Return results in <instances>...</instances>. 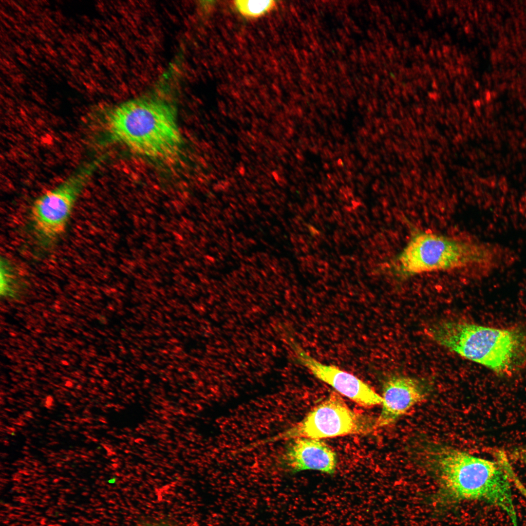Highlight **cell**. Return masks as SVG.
<instances>
[{"mask_svg": "<svg viewBox=\"0 0 526 526\" xmlns=\"http://www.w3.org/2000/svg\"><path fill=\"white\" fill-rule=\"evenodd\" d=\"M516 258L512 250L498 244L420 231L410 238L394 264L396 273L405 277L464 270L472 277L481 279L510 266Z\"/></svg>", "mask_w": 526, "mask_h": 526, "instance_id": "6da1fadb", "label": "cell"}, {"mask_svg": "<svg viewBox=\"0 0 526 526\" xmlns=\"http://www.w3.org/2000/svg\"><path fill=\"white\" fill-rule=\"evenodd\" d=\"M173 101L160 91L114 106L105 117L107 133L141 155L157 159L174 157L182 145Z\"/></svg>", "mask_w": 526, "mask_h": 526, "instance_id": "7a4b0ae2", "label": "cell"}, {"mask_svg": "<svg viewBox=\"0 0 526 526\" xmlns=\"http://www.w3.org/2000/svg\"><path fill=\"white\" fill-rule=\"evenodd\" d=\"M428 460L445 489L456 498L481 500L499 507L517 526L510 479L513 474L496 462L449 447L431 450Z\"/></svg>", "mask_w": 526, "mask_h": 526, "instance_id": "3957f363", "label": "cell"}, {"mask_svg": "<svg viewBox=\"0 0 526 526\" xmlns=\"http://www.w3.org/2000/svg\"><path fill=\"white\" fill-rule=\"evenodd\" d=\"M432 338L463 357L500 375H510L526 362V330L445 320L430 330Z\"/></svg>", "mask_w": 526, "mask_h": 526, "instance_id": "277c9868", "label": "cell"}, {"mask_svg": "<svg viewBox=\"0 0 526 526\" xmlns=\"http://www.w3.org/2000/svg\"><path fill=\"white\" fill-rule=\"evenodd\" d=\"M376 420L351 409L340 395L332 392L300 421L266 441L366 434L376 429Z\"/></svg>", "mask_w": 526, "mask_h": 526, "instance_id": "5b68a950", "label": "cell"}, {"mask_svg": "<svg viewBox=\"0 0 526 526\" xmlns=\"http://www.w3.org/2000/svg\"><path fill=\"white\" fill-rule=\"evenodd\" d=\"M101 161L97 158L82 164L34 202L31 210V219L36 232L43 240H53L64 232L77 199Z\"/></svg>", "mask_w": 526, "mask_h": 526, "instance_id": "8992f818", "label": "cell"}, {"mask_svg": "<svg viewBox=\"0 0 526 526\" xmlns=\"http://www.w3.org/2000/svg\"><path fill=\"white\" fill-rule=\"evenodd\" d=\"M288 343L301 364L316 378L331 386L340 394L365 408L382 404V396L364 381L336 366L319 362L290 338Z\"/></svg>", "mask_w": 526, "mask_h": 526, "instance_id": "52a82bcc", "label": "cell"}, {"mask_svg": "<svg viewBox=\"0 0 526 526\" xmlns=\"http://www.w3.org/2000/svg\"><path fill=\"white\" fill-rule=\"evenodd\" d=\"M424 397V389L417 380L406 376L390 378L383 387L382 409L376 420V429L394 423Z\"/></svg>", "mask_w": 526, "mask_h": 526, "instance_id": "ba28073f", "label": "cell"}, {"mask_svg": "<svg viewBox=\"0 0 526 526\" xmlns=\"http://www.w3.org/2000/svg\"><path fill=\"white\" fill-rule=\"evenodd\" d=\"M283 464L292 472L316 470L333 474L337 466L335 451L320 439H293L282 457Z\"/></svg>", "mask_w": 526, "mask_h": 526, "instance_id": "9c48e42d", "label": "cell"}, {"mask_svg": "<svg viewBox=\"0 0 526 526\" xmlns=\"http://www.w3.org/2000/svg\"><path fill=\"white\" fill-rule=\"evenodd\" d=\"M233 4L244 16L250 19L260 18L273 10L276 6L274 0H237Z\"/></svg>", "mask_w": 526, "mask_h": 526, "instance_id": "30bf717a", "label": "cell"}, {"mask_svg": "<svg viewBox=\"0 0 526 526\" xmlns=\"http://www.w3.org/2000/svg\"><path fill=\"white\" fill-rule=\"evenodd\" d=\"M0 266V293L5 296L11 293V285L13 283L14 276L8 262L2 258Z\"/></svg>", "mask_w": 526, "mask_h": 526, "instance_id": "8fae6325", "label": "cell"}, {"mask_svg": "<svg viewBox=\"0 0 526 526\" xmlns=\"http://www.w3.org/2000/svg\"><path fill=\"white\" fill-rule=\"evenodd\" d=\"M520 455L522 460L526 464V448L521 451Z\"/></svg>", "mask_w": 526, "mask_h": 526, "instance_id": "7c38bea8", "label": "cell"}]
</instances>
